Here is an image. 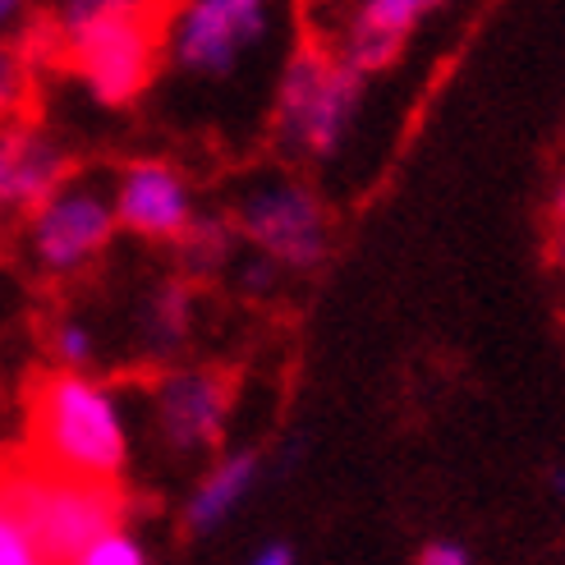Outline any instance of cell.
Segmentation results:
<instances>
[{"label": "cell", "mask_w": 565, "mask_h": 565, "mask_svg": "<svg viewBox=\"0 0 565 565\" xmlns=\"http://www.w3.org/2000/svg\"><path fill=\"white\" fill-rule=\"evenodd\" d=\"M263 478V456L258 450H225L216 465H207V473L193 483V492L180 505V529L193 539H207L231 515H239V505L253 497Z\"/></svg>", "instance_id": "cell-12"}, {"label": "cell", "mask_w": 565, "mask_h": 565, "mask_svg": "<svg viewBox=\"0 0 565 565\" xmlns=\"http://www.w3.org/2000/svg\"><path fill=\"white\" fill-rule=\"evenodd\" d=\"M244 253L239 235H235V225H231V212H216V207H198V216L189 221V231L171 244V258L184 280H207V276H221V271H231L235 258Z\"/></svg>", "instance_id": "cell-14"}, {"label": "cell", "mask_w": 565, "mask_h": 565, "mask_svg": "<svg viewBox=\"0 0 565 565\" xmlns=\"http://www.w3.org/2000/svg\"><path fill=\"white\" fill-rule=\"evenodd\" d=\"M363 97H369V78H359L331 51L327 33H303L276 74V93H271L276 148L313 166L331 161L350 143Z\"/></svg>", "instance_id": "cell-3"}, {"label": "cell", "mask_w": 565, "mask_h": 565, "mask_svg": "<svg viewBox=\"0 0 565 565\" xmlns=\"http://www.w3.org/2000/svg\"><path fill=\"white\" fill-rule=\"evenodd\" d=\"M547 483H552V492L565 501V465H556V469H552V478H547Z\"/></svg>", "instance_id": "cell-25"}, {"label": "cell", "mask_w": 565, "mask_h": 565, "mask_svg": "<svg viewBox=\"0 0 565 565\" xmlns=\"http://www.w3.org/2000/svg\"><path fill=\"white\" fill-rule=\"evenodd\" d=\"M235 280L244 295H271L276 280H280V267H271L267 258H258V253H239L235 258Z\"/></svg>", "instance_id": "cell-19"}, {"label": "cell", "mask_w": 565, "mask_h": 565, "mask_svg": "<svg viewBox=\"0 0 565 565\" xmlns=\"http://www.w3.org/2000/svg\"><path fill=\"white\" fill-rule=\"evenodd\" d=\"M231 225L244 253H258L280 271H313L331 253V212L322 193L299 175L248 184L231 207Z\"/></svg>", "instance_id": "cell-5"}, {"label": "cell", "mask_w": 565, "mask_h": 565, "mask_svg": "<svg viewBox=\"0 0 565 565\" xmlns=\"http://www.w3.org/2000/svg\"><path fill=\"white\" fill-rule=\"evenodd\" d=\"M110 207L125 235L171 248L198 216V193L175 161L134 157L110 175Z\"/></svg>", "instance_id": "cell-9"}, {"label": "cell", "mask_w": 565, "mask_h": 565, "mask_svg": "<svg viewBox=\"0 0 565 565\" xmlns=\"http://www.w3.org/2000/svg\"><path fill=\"white\" fill-rule=\"evenodd\" d=\"M46 350H51V359H55V369L61 373H93V363L102 354V335H97V327L88 318L70 313V318L51 322Z\"/></svg>", "instance_id": "cell-16"}, {"label": "cell", "mask_w": 565, "mask_h": 565, "mask_svg": "<svg viewBox=\"0 0 565 565\" xmlns=\"http://www.w3.org/2000/svg\"><path fill=\"white\" fill-rule=\"evenodd\" d=\"M0 501L19 515L46 565H74L102 533L129 524L125 488L83 483V478L42 469L38 460L0 469Z\"/></svg>", "instance_id": "cell-4"}, {"label": "cell", "mask_w": 565, "mask_h": 565, "mask_svg": "<svg viewBox=\"0 0 565 565\" xmlns=\"http://www.w3.org/2000/svg\"><path fill=\"white\" fill-rule=\"evenodd\" d=\"M23 46L33 61L65 65L97 106H134L161 70V10L134 0H70L28 19Z\"/></svg>", "instance_id": "cell-1"}, {"label": "cell", "mask_w": 565, "mask_h": 565, "mask_svg": "<svg viewBox=\"0 0 565 565\" xmlns=\"http://www.w3.org/2000/svg\"><path fill=\"white\" fill-rule=\"evenodd\" d=\"M437 10L441 6H433V0H363V6H350L341 14L327 42L359 78H377L409 51L418 28Z\"/></svg>", "instance_id": "cell-10"}, {"label": "cell", "mask_w": 565, "mask_h": 565, "mask_svg": "<svg viewBox=\"0 0 565 565\" xmlns=\"http://www.w3.org/2000/svg\"><path fill=\"white\" fill-rule=\"evenodd\" d=\"M28 28V10L14 6V0H0V38H19Z\"/></svg>", "instance_id": "cell-24"}, {"label": "cell", "mask_w": 565, "mask_h": 565, "mask_svg": "<svg viewBox=\"0 0 565 565\" xmlns=\"http://www.w3.org/2000/svg\"><path fill=\"white\" fill-rule=\"evenodd\" d=\"M193 308H198V295H193V280H184L180 271H166L157 276L148 295L138 299L134 308V345L148 363L157 369H171L180 363L189 335H193Z\"/></svg>", "instance_id": "cell-11"}, {"label": "cell", "mask_w": 565, "mask_h": 565, "mask_svg": "<svg viewBox=\"0 0 565 565\" xmlns=\"http://www.w3.org/2000/svg\"><path fill=\"white\" fill-rule=\"evenodd\" d=\"M10 161H14V125H0V216H14V193H10Z\"/></svg>", "instance_id": "cell-22"}, {"label": "cell", "mask_w": 565, "mask_h": 565, "mask_svg": "<svg viewBox=\"0 0 565 565\" xmlns=\"http://www.w3.org/2000/svg\"><path fill=\"white\" fill-rule=\"evenodd\" d=\"M33 78H38V61L28 55L23 33L0 38V125L23 120L28 102H33Z\"/></svg>", "instance_id": "cell-15"}, {"label": "cell", "mask_w": 565, "mask_h": 565, "mask_svg": "<svg viewBox=\"0 0 565 565\" xmlns=\"http://www.w3.org/2000/svg\"><path fill=\"white\" fill-rule=\"evenodd\" d=\"M235 409V377L216 363H171L148 382V423L161 450L203 456L225 437Z\"/></svg>", "instance_id": "cell-8"}, {"label": "cell", "mask_w": 565, "mask_h": 565, "mask_svg": "<svg viewBox=\"0 0 565 565\" xmlns=\"http://www.w3.org/2000/svg\"><path fill=\"white\" fill-rule=\"evenodd\" d=\"M33 460L42 469L120 488L134 456V428L120 391L97 373H46L33 386Z\"/></svg>", "instance_id": "cell-2"}, {"label": "cell", "mask_w": 565, "mask_h": 565, "mask_svg": "<svg viewBox=\"0 0 565 565\" xmlns=\"http://www.w3.org/2000/svg\"><path fill=\"white\" fill-rule=\"evenodd\" d=\"M414 565H473V556L456 543V539H433V543H423Z\"/></svg>", "instance_id": "cell-21"}, {"label": "cell", "mask_w": 565, "mask_h": 565, "mask_svg": "<svg viewBox=\"0 0 565 565\" xmlns=\"http://www.w3.org/2000/svg\"><path fill=\"white\" fill-rule=\"evenodd\" d=\"M74 161L55 134L19 120L14 125V161H10V193H14V216L38 212L46 198L70 184Z\"/></svg>", "instance_id": "cell-13"}, {"label": "cell", "mask_w": 565, "mask_h": 565, "mask_svg": "<svg viewBox=\"0 0 565 565\" xmlns=\"http://www.w3.org/2000/svg\"><path fill=\"white\" fill-rule=\"evenodd\" d=\"M120 225L110 207V184L93 175H70L38 212L23 216L28 258L42 276H78L102 263L116 244Z\"/></svg>", "instance_id": "cell-7"}, {"label": "cell", "mask_w": 565, "mask_h": 565, "mask_svg": "<svg viewBox=\"0 0 565 565\" xmlns=\"http://www.w3.org/2000/svg\"><path fill=\"white\" fill-rule=\"evenodd\" d=\"M0 565H46L6 501H0Z\"/></svg>", "instance_id": "cell-18"}, {"label": "cell", "mask_w": 565, "mask_h": 565, "mask_svg": "<svg viewBox=\"0 0 565 565\" xmlns=\"http://www.w3.org/2000/svg\"><path fill=\"white\" fill-rule=\"evenodd\" d=\"M547 235H552V267L565 286V171L556 175L552 198H547Z\"/></svg>", "instance_id": "cell-20"}, {"label": "cell", "mask_w": 565, "mask_h": 565, "mask_svg": "<svg viewBox=\"0 0 565 565\" xmlns=\"http://www.w3.org/2000/svg\"><path fill=\"white\" fill-rule=\"evenodd\" d=\"M244 565H295V547L290 543H263Z\"/></svg>", "instance_id": "cell-23"}, {"label": "cell", "mask_w": 565, "mask_h": 565, "mask_svg": "<svg viewBox=\"0 0 565 565\" xmlns=\"http://www.w3.org/2000/svg\"><path fill=\"white\" fill-rule=\"evenodd\" d=\"M74 565H152V552L138 533L125 524V529H110L93 547H83V556Z\"/></svg>", "instance_id": "cell-17"}, {"label": "cell", "mask_w": 565, "mask_h": 565, "mask_svg": "<svg viewBox=\"0 0 565 565\" xmlns=\"http://www.w3.org/2000/svg\"><path fill=\"white\" fill-rule=\"evenodd\" d=\"M271 38V6L263 0H189L161 19V61L189 74L225 83L235 78Z\"/></svg>", "instance_id": "cell-6"}]
</instances>
